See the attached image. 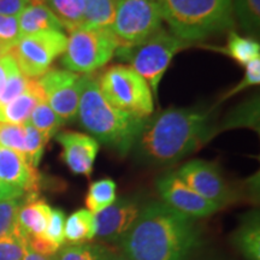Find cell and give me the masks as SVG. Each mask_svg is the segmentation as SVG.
Instances as JSON below:
<instances>
[{"instance_id": "d6a6232c", "label": "cell", "mask_w": 260, "mask_h": 260, "mask_svg": "<svg viewBox=\"0 0 260 260\" xmlns=\"http://www.w3.org/2000/svg\"><path fill=\"white\" fill-rule=\"evenodd\" d=\"M21 39L17 17L0 15V44L9 52Z\"/></svg>"}, {"instance_id": "484cf974", "label": "cell", "mask_w": 260, "mask_h": 260, "mask_svg": "<svg viewBox=\"0 0 260 260\" xmlns=\"http://www.w3.org/2000/svg\"><path fill=\"white\" fill-rule=\"evenodd\" d=\"M233 12L241 28L248 34H258L260 28V0H233Z\"/></svg>"}, {"instance_id": "e0dca14e", "label": "cell", "mask_w": 260, "mask_h": 260, "mask_svg": "<svg viewBox=\"0 0 260 260\" xmlns=\"http://www.w3.org/2000/svg\"><path fill=\"white\" fill-rule=\"evenodd\" d=\"M52 207L37 195H28L18 211V229L25 239L44 235L50 220Z\"/></svg>"}, {"instance_id": "5b68a950", "label": "cell", "mask_w": 260, "mask_h": 260, "mask_svg": "<svg viewBox=\"0 0 260 260\" xmlns=\"http://www.w3.org/2000/svg\"><path fill=\"white\" fill-rule=\"evenodd\" d=\"M100 92L110 105L138 118L153 113V94L147 82L129 65H113L98 80Z\"/></svg>"}, {"instance_id": "83f0119b", "label": "cell", "mask_w": 260, "mask_h": 260, "mask_svg": "<svg viewBox=\"0 0 260 260\" xmlns=\"http://www.w3.org/2000/svg\"><path fill=\"white\" fill-rule=\"evenodd\" d=\"M23 201V197L0 201V237L21 233L17 218Z\"/></svg>"}, {"instance_id": "8fae6325", "label": "cell", "mask_w": 260, "mask_h": 260, "mask_svg": "<svg viewBox=\"0 0 260 260\" xmlns=\"http://www.w3.org/2000/svg\"><path fill=\"white\" fill-rule=\"evenodd\" d=\"M187 186L219 209L236 200V195L229 187L222 171L214 162L195 159L186 162L176 172Z\"/></svg>"}, {"instance_id": "3957f363", "label": "cell", "mask_w": 260, "mask_h": 260, "mask_svg": "<svg viewBox=\"0 0 260 260\" xmlns=\"http://www.w3.org/2000/svg\"><path fill=\"white\" fill-rule=\"evenodd\" d=\"M77 117L92 138L115 149L122 157L134 147L146 121L110 105L93 74L82 75Z\"/></svg>"}, {"instance_id": "9a60e30c", "label": "cell", "mask_w": 260, "mask_h": 260, "mask_svg": "<svg viewBox=\"0 0 260 260\" xmlns=\"http://www.w3.org/2000/svg\"><path fill=\"white\" fill-rule=\"evenodd\" d=\"M0 180L28 195H37L41 177L24 155L0 146Z\"/></svg>"}, {"instance_id": "ac0fdd59", "label": "cell", "mask_w": 260, "mask_h": 260, "mask_svg": "<svg viewBox=\"0 0 260 260\" xmlns=\"http://www.w3.org/2000/svg\"><path fill=\"white\" fill-rule=\"evenodd\" d=\"M19 34L22 37L41 31L63 30V25L42 2H32L18 15Z\"/></svg>"}, {"instance_id": "603a6c76", "label": "cell", "mask_w": 260, "mask_h": 260, "mask_svg": "<svg viewBox=\"0 0 260 260\" xmlns=\"http://www.w3.org/2000/svg\"><path fill=\"white\" fill-rule=\"evenodd\" d=\"M116 190L117 184L111 178H103L92 182L86 195V205L88 211L96 214L107 209L117 199Z\"/></svg>"}, {"instance_id": "ab89813d", "label": "cell", "mask_w": 260, "mask_h": 260, "mask_svg": "<svg viewBox=\"0 0 260 260\" xmlns=\"http://www.w3.org/2000/svg\"><path fill=\"white\" fill-rule=\"evenodd\" d=\"M109 260H130L128 256H125L123 253H115L112 252L111 255H110Z\"/></svg>"}, {"instance_id": "5bb4252c", "label": "cell", "mask_w": 260, "mask_h": 260, "mask_svg": "<svg viewBox=\"0 0 260 260\" xmlns=\"http://www.w3.org/2000/svg\"><path fill=\"white\" fill-rule=\"evenodd\" d=\"M61 146V159L71 172L89 177L100 145L92 136L79 132H61L57 135Z\"/></svg>"}, {"instance_id": "b9f144b4", "label": "cell", "mask_w": 260, "mask_h": 260, "mask_svg": "<svg viewBox=\"0 0 260 260\" xmlns=\"http://www.w3.org/2000/svg\"><path fill=\"white\" fill-rule=\"evenodd\" d=\"M32 2H42V3H44V0H32Z\"/></svg>"}, {"instance_id": "e575fe53", "label": "cell", "mask_w": 260, "mask_h": 260, "mask_svg": "<svg viewBox=\"0 0 260 260\" xmlns=\"http://www.w3.org/2000/svg\"><path fill=\"white\" fill-rule=\"evenodd\" d=\"M28 77H25L21 71H17L10 77L6 83L4 90L0 94V106H4L6 104L11 103L16 98L25 92L28 86Z\"/></svg>"}, {"instance_id": "8992f818", "label": "cell", "mask_w": 260, "mask_h": 260, "mask_svg": "<svg viewBox=\"0 0 260 260\" xmlns=\"http://www.w3.org/2000/svg\"><path fill=\"white\" fill-rule=\"evenodd\" d=\"M187 47V42L160 28L141 45L130 50H117L116 54L130 64L151 88L155 99H158L159 83L172 58L177 52Z\"/></svg>"}, {"instance_id": "74e56055", "label": "cell", "mask_w": 260, "mask_h": 260, "mask_svg": "<svg viewBox=\"0 0 260 260\" xmlns=\"http://www.w3.org/2000/svg\"><path fill=\"white\" fill-rule=\"evenodd\" d=\"M24 191L18 189L14 186H10V184L5 183L0 180V201L2 200H8V199H16V198H22L24 197Z\"/></svg>"}, {"instance_id": "ffe728a7", "label": "cell", "mask_w": 260, "mask_h": 260, "mask_svg": "<svg viewBox=\"0 0 260 260\" xmlns=\"http://www.w3.org/2000/svg\"><path fill=\"white\" fill-rule=\"evenodd\" d=\"M65 241L70 245H82L95 239V216L86 209H80L65 219Z\"/></svg>"}, {"instance_id": "2e32d148", "label": "cell", "mask_w": 260, "mask_h": 260, "mask_svg": "<svg viewBox=\"0 0 260 260\" xmlns=\"http://www.w3.org/2000/svg\"><path fill=\"white\" fill-rule=\"evenodd\" d=\"M46 102L45 93L37 79H29L27 89L11 103L0 106V122L24 125L39 103Z\"/></svg>"}, {"instance_id": "277c9868", "label": "cell", "mask_w": 260, "mask_h": 260, "mask_svg": "<svg viewBox=\"0 0 260 260\" xmlns=\"http://www.w3.org/2000/svg\"><path fill=\"white\" fill-rule=\"evenodd\" d=\"M161 18L184 42L206 39L234 24L233 0H158Z\"/></svg>"}, {"instance_id": "7bdbcfd3", "label": "cell", "mask_w": 260, "mask_h": 260, "mask_svg": "<svg viewBox=\"0 0 260 260\" xmlns=\"http://www.w3.org/2000/svg\"><path fill=\"white\" fill-rule=\"evenodd\" d=\"M56 260H57V259H56Z\"/></svg>"}, {"instance_id": "d4e9b609", "label": "cell", "mask_w": 260, "mask_h": 260, "mask_svg": "<svg viewBox=\"0 0 260 260\" xmlns=\"http://www.w3.org/2000/svg\"><path fill=\"white\" fill-rule=\"evenodd\" d=\"M29 123L47 140L56 135L59 132L60 126L65 124L63 119L51 109L46 102L39 103L35 106L29 118Z\"/></svg>"}, {"instance_id": "ba28073f", "label": "cell", "mask_w": 260, "mask_h": 260, "mask_svg": "<svg viewBox=\"0 0 260 260\" xmlns=\"http://www.w3.org/2000/svg\"><path fill=\"white\" fill-rule=\"evenodd\" d=\"M158 0H117L111 24L118 50L134 48L161 28Z\"/></svg>"}, {"instance_id": "d590c367", "label": "cell", "mask_w": 260, "mask_h": 260, "mask_svg": "<svg viewBox=\"0 0 260 260\" xmlns=\"http://www.w3.org/2000/svg\"><path fill=\"white\" fill-rule=\"evenodd\" d=\"M18 70L17 64H16L14 57L11 54L8 53L0 58V94L4 90L10 77L15 73H17Z\"/></svg>"}, {"instance_id": "f546056e", "label": "cell", "mask_w": 260, "mask_h": 260, "mask_svg": "<svg viewBox=\"0 0 260 260\" xmlns=\"http://www.w3.org/2000/svg\"><path fill=\"white\" fill-rule=\"evenodd\" d=\"M27 239L21 233L0 237V260H22Z\"/></svg>"}, {"instance_id": "4316f807", "label": "cell", "mask_w": 260, "mask_h": 260, "mask_svg": "<svg viewBox=\"0 0 260 260\" xmlns=\"http://www.w3.org/2000/svg\"><path fill=\"white\" fill-rule=\"evenodd\" d=\"M112 251L103 245H71L59 249L56 254L57 260H109Z\"/></svg>"}, {"instance_id": "30bf717a", "label": "cell", "mask_w": 260, "mask_h": 260, "mask_svg": "<svg viewBox=\"0 0 260 260\" xmlns=\"http://www.w3.org/2000/svg\"><path fill=\"white\" fill-rule=\"evenodd\" d=\"M37 80L51 109L64 123L74 122L79 113L82 75L69 70L50 69Z\"/></svg>"}, {"instance_id": "44dd1931", "label": "cell", "mask_w": 260, "mask_h": 260, "mask_svg": "<svg viewBox=\"0 0 260 260\" xmlns=\"http://www.w3.org/2000/svg\"><path fill=\"white\" fill-rule=\"evenodd\" d=\"M44 4L69 32L82 28L84 0H44Z\"/></svg>"}, {"instance_id": "cb8c5ba5", "label": "cell", "mask_w": 260, "mask_h": 260, "mask_svg": "<svg viewBox=\"0 0 260 260\" xmlns=\"http://www.w3.org/2000/svg\"><path fill=\"white\" fill-rule=\"evenodd\" d=\"M223 52L239 64L246 65L255 58H260V45L254 39L242 38L235 31H230L226 48Z\"/></svg>"}, {"instance_id": "9c48e42d", "label": "cell", "mask_w": 260, "mask_h": 260, "mask_svg": "<svg viewBox=\"0 0 260 260\" xmlns=\"http://www.w3.org/2000/svg\"><path fill=\"white\" fill-rule=\"evenodd\" d=\"M67 44L68 38L63 31H41L22 37L9 53L25 77L39 79L50 70L54 59L64 53Z\"/></svg>"}, {"instance_id": "f1b7e54d", "label": "cell", "mask_w": 260, "mask_h": 260, "mask_svg": "<svg viewBox=\"0 0 260 260\" xmlns=\"http://www.w3.org/2000/svg\"><path fill=\"white\" fill-rule=\"evenodd\" d=\"M25 153L24 157L31 167L37 168L40 162L42 154H44L45 146L48 140L44 135L35 129L30 123H25Z\"/></svg>"}, {"instance_id": "60d3db41", "label": "cell", "mask_w": 260, "mask_h": 260, "mask_svg": "<svg viewBox=\"0 0 260 260\" xmlns=\"http://www.w3.org/2000/svg\"><path fill=\"white\" fill-rule=\"evenodd\" d=\"M9 53V51L6 50V48L3 46L2 44H0V58H2L3 56H5V54H8Z\"/></svg>"}, {"instance_id": "1f68e13d", "label": "cell", "mask_w": 260, "mask_h": 260, "mask_svg": "<svg viewBox=\"0 0 260 260\" xmlns=\"http://www.w3.org/2000/svg\"><path fill=\"white\" fill-rule=\"evenodd\" d=\"M258 98L251 103H246L245 106L239 109V111L233 113V118H230L229 121H225V124L233 123L230 128H235V126H239L240 123H241V125L243 126H252V128L258 129Z\"/></svg>"}, {"instance_id": "8d00e7d4", "label": "cell", "mask_w": 260, "mask_h": 260, "mask_svg": "<svg viewBox=\"0 0 260 260\" xmlns=\"http://www.w3.org/2000/svg\"><path fill=\"white\" fill-rule=\"evenodd\" d=\"M32 0H0V15L9 17H18Z\"/></svg>"}, {"instance_id": "7402d4cb", "label": "cell", "mask_w": 260, "mask_h": 260, "mask_svg": "<svg viewBox=\"0 0 260 260\" xmlns=\"http://www.w3.org/2000/svg\"><path fill=\"white\" fill-rule=\"evenodd\" d=\"M117 0H84L82 28H110L115 18Z\"/></svg>"}, {"instance_id": "7c38bea8", "label": "cell", "mask_w": 260, "mask_h": 260, "mask_svg": "<svg viewBox=\"0 0 260 260\" xmlns=\"http://www.w3.org/2000/svg\"><path fill=\"white\" fill-rule=\"evenodd\" d=\"M157 190L164 204L190 218H203L220 209L194 191L178 177L176 172H169L157 180Z\"/></svg>"}, {"instance_id": "d6986e66", "label": "cell", "mask_w": 260, "mask_h": 260, "mask_svg": "<svg viewBox=\"0 0 260 260\" xmlns=\"http://www.w3.org/2000/svg\"><path fill=\"white\" fill-rule=\"evenodd\" d=\"M233 243L246 260H260V218L258 211L243 217L233 235Z\"/></svg>"}, {"instance_id": "7a4b0ae2", "label": "cell", "mask_w": 260, "mask_h": 260, "mask_svg": "<svg viewBox=\"0 0 260 260\" xmlns=\"http://www.w3.org/2000/svg\"><path fill=\"white\" fill-rule=\"evenodd\" d=\"M214 134L212 112L209 110L168 109L146 119L133 148L140 162L160 167L193 153Z\"/></svg>"}, {"instance_id": "836d02e7", "label": "cell", "mask_w": 260, "mask_h": 260, "mask_svg": "<svg viewBox=\"0 0 260 260\" xmlns=\"http://www.w3.org/2000/svg\"><path fill=\"white\" fill-rule=\"evenodd\" d=\"M245 75H243V79L240 81L239 84H236L235 87L232 90H229L225 95L223 96V100L229 99L235 94L242 92V90H246L249 87L255 86V84H259L260 82V58H255L247 63L246 65Z\"/></svg>"}, {"instance_id": "6da1fadb", "label": "cell", "mask_w": 260, "mask_h": 260, "mask_svg": "<svg viewBox=\"0 0 260 260\" xmlns=\"http://www.w3.org/2000/svg\"><path fill=\"white\" fill-rule=\"evenodd\" d=\"M200 242L194 218L155 201L142 207L119 245L130 260H188Z\"/></svg>"}, {"instance_id": "f35d334b", "label": "cell", "mask_w": 260, "mask_h": 260, "mask_svg": "<svg viewBox=\"0 0 260 260\" xmlns=\"http://www.w3.org/2000/svg\"><path fill=\"white\" fill-rule=\"evenodd\" d=\"M22 260H56V255L53 256H46V255H42L39 254L35 251L29 247L28 241H27V247H25V252H24V256Z\"/></svg>"}, {"instance_id": "52a82bcc", "label": "cell", "mask_w": 260, "mask_h": 260, "mask_svg": "<svg viewBox=\"0 0 260 260\" xmlns=\"http://www.w3.org/2000/svg\"><path fill=\"white\" fill-rule=\"evenodd\" d=\"M118 50L110 28H80L70 32L61 63L75 74H93L109 63Z\"/></svg>"}, {"instance_id": "4dcf8cb0", "label": "cell", "mask_w": 260, "mask_h": 260, "mask_svg": "<svg viewBox=\"0 0 260 260\" xmlns=\"http://www.w3.org/2000/svg\"><path fill=\"white\" fill-rule=\"evenodd\" d=\"M65 219L67 218H65L64 211L60 209H52L46 232L44 233V235H41L45 240L56 246L57 248H60L65 243Z\"/></svg>"}, {"instance_id": "4fadbf2b", "label": "cell", "mask_w": 260, "mask_h": 260, "mask_svg": "<svg viewBox=\"0 0 260 260\" xmlns=\"http://www.w3.org/2000/svg\"><path fill=\"white\" fill-rule=\"evenodd\" d=\"M142 207L130 198L116 199L102 212L94 214L96 222L95 237L106 243H119L138 219Z\"/></svg>"}]
</instances>
